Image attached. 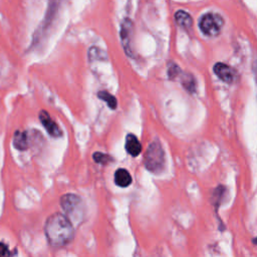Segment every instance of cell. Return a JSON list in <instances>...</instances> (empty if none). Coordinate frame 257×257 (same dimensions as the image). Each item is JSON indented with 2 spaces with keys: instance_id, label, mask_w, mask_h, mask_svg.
<instances>
[{
  "instance_id": "1",
  "label": "cell",
  "mask_w": 257,
  "mask_h": 257,
  "mask_svg": "<svg viewBox=\"0 0 257 257\" xmlns=\"http://www.w3.org/2000/svg\"><path fill=\"white\" fill-rule=\"evenodd\" d=\"M44 234L51 247L61 248L73 241L74 226L65 214L54 213L46 219Z\"/></svg>"
},
{
  "instance_id": "2",
  "label": "cell",
  "mask_w": 257,
  "mask_h": 257,
  "mask_svg": "<svg viewBox=\"0 0 257 257\" xmlns=\"http://www.w3.org/2000/svg\"><path fill=\"white\" fill-rule=\"evenodd\" d=\"M61 206L73 226L81 224L84 218V205L80 197L75 194H66L61 198Z\"/></svg>"
},
{
  "instance_id": "3",
  "label": "cell",
  "mask_w": 257,
  "mask_h": 257,
  "mask_svg": "<svg viewBox=\"0 0 257 257\" xmlns=\"http://www.w3.org/2000/svg\"><path fill=\"white\" fill-rule=\"evenodd\" d=\"M145 166L154 174L161 173L165 167V153L158 141L153 142L145 155Z\"/></svg>"
},
{
  "instance_id": "4",
  "label": "cell",
  "mask_w": 257,
  "mask_h": 257,
  "mask_svg": "<svg viewBox=\"0 0 257 257\" xmlns=\"http://www.w3.org/2000/svg\"><path fill=\"white\" fill-rule=\"evenodd\" d=\"M224 25V19L222 16L216 13H207L203 15L199 21V27L201 32L210 37L220 35Z\"/></svg>"
},
{
  "instance_id": "5",
  "label": "cell",
  "mask_w": 257,
  "mask_h": 257,
  "mask_svg": "<svg viewBox=\"0 0 257 257\" xmlns=\"http://www.w3.org/2000/svg\"><path fill=\"white\" fill-rule=\"evenodd\" d=\"M213 71L215 74L226 83H233L237 80V73L231 67L223 63H218L214 66Z\"/></svg>"
},
{
  "instance_id": "6",
  "label": "cell",
  "mask_w": 257,
  "mask_h": 257,
  "mask_svg": "<svg viewBox=\"0 0 257 257\" xmlns=\"http://www.w3.org/2000/svg\"><path fill=\"white\" fill-rule=\"evenodd\" d=\"M132 33H133V22L129 18H126L123 21L121 27V40L126 53L129 56H131V58H133V52L131 50V44H130Z\"/></svg>"
},
{
  "instance_id": "7",
  "label": "cell",
  "mask_w": 257,
  "mask_h": 257,
  "mask_svg": "<svg viewBox=\"0 0 257 257\" xmlns=\"http://www.w3.org/2000/svg\"><path fill=\"white\" fill-rule=\"evenodd\" d=\"M39 120L42 124V126L45 128L47 133L53 137V138H60L63 136V132L60 129V127L56 125L53 120L50 118L48 115V112L46 110H41L39 112Z\"/></svg>"
},
{
  "instance_id": "8",
  "label": "cell",
  "mask_w": 257,
  "mask_h": 257,
  "mask_svg": "<svg viewBox=\"0 0 257 257\" xmlns=\"http://www.w3.org/2000/svg\"><path fill=\"white\" fill-rule=\"evenodd\" d=\"M126 150L133 157H137V156H139L141 154V152H142V145H141L140 141L138 140V138L135 135L129 134L127 136V139H126Z\"/></svg>"
},
{
  "instance_id": "9",
  "label": "cell",
  "mask_w": 257,
  "mask_h": 257,
  "mask_svg": "<svg viewBox=\"0 0 257 257\" xmlns=\"http://www.w3.org/2000/svg\"><path fill=\"white\" fill-rule=\"evenodd\" d=\"M13 145L18 151H26L30 147L27 134L22 131H16L13 137Z\"/></svg>"
},
{
  "instance_id": "10",
  "label": "cell",
  "mask_w": 257,
  "mask_h": 257,
  "mask_svg": "<svg viewBox=\"0 0 257 257\" xmlns=\"http://www.w3.org/2000/svg\"><path fill=\"white\" fill-rule=\"evenodd\" d=\"M132 176L126 169H119L115 173V183L117 186L126 188L132 184Z\"/></svg>"
},
{
  "instance_id": "11",
  "label": "cell",
  "mask_w": 257,
  "mask_h": 257,
  "mask_svg": "<svg viewBox=\"0 0 257 257\" xmlns=\"http://www.w3.org/2000/svg\"><path fill=\"white\" fill-rule=\"evenodd\" d=\"M175 20L177 24L184 28V30H190L193 25V19L189 13L184 10H179L175 14Z\"/></svg>"
},
{
  "instance_id": "12",
  "label": "cell",
  "mask_w": 257,
  "mask_h": 257,
  "mask_svg": "<svg viewBox=\"0 0 257 257\" xmlns=\"http://www.w3.org/2000/svg\"><path fill=\"white\" fill-rule=\"evenodd\" d=\"M98 97L103 100L104 102L107 103V105L109 106V108H110L111 110H116L117 107H118V101L117 99L113 97L112 95H110V93L108 92H105V91H102L98 94Z\"/></svg>"
},
{
  "instance_id": "13",
  "label": "cell",
  "mask_w": 257,
  "mask_h": 257,
  "mask_svg": "<svg viewBox=\"0 0 257 257\" xmlns=\"http://www.w3.org/2000/svg\"><path fill=\"white\" fill-rule=\"evenodd\" d=\"M182 84L183 87L190 93H193L195 91L196 88V82H195V78L193 77L192 74H185L182 77Z\"/></svg>"
},
{
  "instance_id": "14",
  "label": "cell",
  "mask_w": 257,
  "mask_h": 257,
  "mask_svg": "<svg viewBox=\"0 0 257 257\" xmlns=\"http://www.w3.org/2000/svg\"><path fill=\"white\" fill-rule=\"evenodd\" d=\"M94 160L96 163L98 164H102V165H105V164H108L110 162H111V158L107 155V154H104V153H101V152H96L93 156Z\"/></svg>"
},
{
  "instance_id": "15",
  "label": "cell",
  "mask_w": 257,
  "mask_h": 257,
  "mask_svg": "<svg viewBox=\"0 0 257 257\" xmlns=\"http://www.w3.org/2000/svg\"><path fill=\"white\" fill-rule=\"evenodd\" d=\"M89 56H90V60H102L104 59L102 56H106V53L98 47H92L90 49Z\"/></svg>"
},
{
  "instance_id": "16",
  "label": "cell",
  "mask_w": 257,
  "mask_h": 257,
  "mask_svg": "<svg viewBox=\"0 0 257 257\" xmlns=\"http://www.w3.org/2000/svg\"><path fill=\"white\" fill-rule=\"evenodd\" d=\"M180 73H181L180 69L174 64L171 66V69L169 70V75L171 78H175L178 74H180Z\"/></svg>"
},
{
  "instance_id": "17",
  "label": "cell",
  "mask_w": 257,
  "mask_h": 257,
  "mask_svg": "<svg viewBox=\"0 0 257 257\" xmlns=\"http://www.w3.org/2000/svg\"><path fill=\"white\" fill-rule=\"evenodd\" d=\"M9 254L8 247L4 243H0V257L1 256H6Z\"/></svg>"
},
{
  "instance_id": "18",
  "label": "cell",
  "mask_w": 257,
  "mask_h": 257,
  "mask_svg": "<svg viewBox=\"0 0 257 257\" xmlns=\"http://www.w3.org/2000/svg\"><path fill=\"white\" fill-rule=\"evenodd\" d=\"M252 241H253V243H254V244H256V245H257V237H256V238H254Z\"/></svg>"
}]
</instances>
